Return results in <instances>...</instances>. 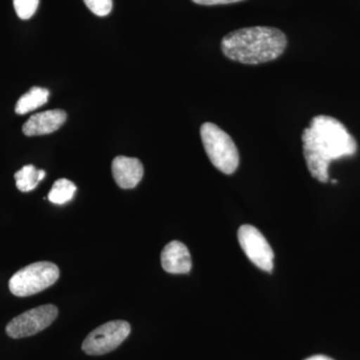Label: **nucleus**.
Returning <instances> with one entry per match:
<instances>
[{"instance_id": "f257e3e1", "label": "nucleus", "mask_w": 360, "mask_h": 360, "mask_svg": "<svg viewBox=\"0 0 360 360\" xmlns=\"http://www.w3.org/2000/svg\"><path fill=\"white\" fill-rule=\"evenodd\" d=\"M303 155L312 177L328 182L331 161L355 155L356 141L347 127L330 116L312 118L309 127L303 130Z\"/></svg>"}, {"instance_id": "f03ea898", "label": "nucleus", "mask_w": 360, "mask_h": 360, "mask_svg": "<svg viewBox=\"0 0 360 360\" xmlns=\"http://www.w3.org/2000/svg\"><path fill=\"white\" fill-rule=\"evenodd\" d=\"M288 46L281 30L267 26L241 28L225 35L221 51L227 58L243 65H260L278 58Z\"/></svg>"}, {"instance_id": "7ed1b4c3", "label": "nucleus", "mask_w": 360, "mask_h": 360, "mask_svg": "<svg viewBox=\"0 0 360 360\" xmlns=\"http://www.w3.org/2000/svg\"><path fill=\"white\" fill-rule=\"evenodd\" d=\"M200 136L206 155L214 167L224 174H234L239 165V153L231 137L212 122L201 125Z\"/></svg>"}, {"instance_id": "20e7f679", "label": "nucleus", "mask_w": 360, "mask_h": 360, "mask_svg": "<svg viewBox=\"0 0 360 360\" xmlns=\"http://www.w3.org/2000/svg\"><path fill=\"white\" fill-rule=\"evenodd\" d=\"M59 278V269L49 262H34L18 270L11 281L9 290L18 297H26L41 292L53 285Z\"/></svg>"}, {"instance_id": "39448f33", "label": "nucleus", "mask_w": 360, "mask_h": 360, "mask_svg": "<svg viewBox=\"0 0 360 360\" xmlns=\"http://www.w3.org/2000/svg\"><path fill=\"white\" fill-rule=\"evenodd\" d=\"M130 324L124 321L106 322L92 330L82 343V350L89 355H103L113 352L127 340Z\"/></svg>"}, {"instance_id": "423d86ee", "label": "nucleus", "mask_w": 360, "mask_h": 360, "mask_svg": "<svg viewBox=\"0 0 360 360\" xmlns=\"http://www.w3.org/2000/svg\"><path fill=\"white\" fill-rule=\"evenodd\" d=\"M58 307L52 304L41 305L23 312L6 326V333L9 338H23L32 336L44 330L58 317Z\"/></svg>"}, {"instance_id": "0eeeda50", "label": "nucleus", "mask_w": 360, "mask_h": 360, "mask_svg": "<svg viewBox=\"0 0 360 360\" xmlns=\"http://www.w3.org/2000/svg\"><path fill=\"white\" fill-rule=\"evenodd\" d=\"M238 236L239 245L248 259L258 269L271 272L274 253L262 232L252 225L245 224L239 227Z\"/></svg>"}, {"instance_id": "6e6552de", "label": "nucleus", "mask_w": 360, "mask_h": 360, "mask_svg": "<svg viewBox=\"0 0 360 360\" xmlns=\"http://www.w3.org/2000/svg\"><path fill=\"white\" fill-rule=\"evenodd\" d=\"M113 179L123 189L134 188L143 177V165L137 158L117 156L112 161Z\"/></svg>"}, {"instance_id": "1a4fd4ad", "label": "nucleus", "mask_w": 360, "mask_h": 360, "mask_svg": "<svg viewBox=\"0 0 360 360\" xmlns=\"http://www.w3.org/2000/svg\"><path fill=\"white\" fill-rule=\"evenodd\" d=\"M161 265L168 274H188L193 267L188 248L177 240L168 243L161 252Z\"/></svg>"}, {"instance_id": "9d476101", "label": "nucleus", "mask_w": 360, "mask_h": 360, "mask_svg": "<svg viewBox=\"0 0 360 360\" xmlns=\"http://www.w3.org/2000/svg\"><path fill=\"white\" fill-rule=\"evenodd\" d=\"M65 111L53 110L37 113L28 118L23 124L22 131L26 136H37L52 134L60 129L61 125L66 122Z\"/></svg>"}, {"instance_id": "9b49d317", "label": "nucleus", "mask_w": 360, "mask_h": 360, "mask_svg": "<svg viewBox=\"0 0 360 360\" xmlns=\"http://www.w3.org/2000/svg\"><path fill=\"white\" fill-rule=\"evenodd\" d=\"M49 91L44 87H32L30 91L26 92L18 99L15 106V112L18 115H26L41 108L49 101Z\"/></svg>"}, {"instance_id": "f8f14e48", "label": "nucleus", "mask_w": 360, "mask_h": 360, "mask_svg": "<svg viewBox=\"0 0 360 360\" xmlns=\"http://www.w3.org/2000/svg\"><path fill=\"white\" fill-rule=\"evenodd\" d=\"M45 177L44 169H37L32 165H25L14 174L16 187L22 193H30L37 188L40 181Z\"/></svg>"}, {"instance_id": "ddd939ff", "label": "nucleus", "mask_w": 360, "mask_h": 360, "mask_svg": "<svg viewBox=\"0 0 360 360\" xmlns=\"http://www.w3.org/2000/svg\"><path fill=\"white\" fill-rule=\"evenodd\" d=\"M77 191V186L70 180L60 179L56 180L49 193V200L54 205H65L72 200Z\"/></svg>"}, {"instance_id": "4468645a", "label": "nucleus", "mask_w": 360, "mask_h": 360, "mask_svg": "<svg viewBox=\"0 0 360 360\" xmlns=\"http://www.w3.org/2000/svg\"><path fill=\"white\" fill-rule=\"evenodd\" d=\"M14 9L21 20L32 18L37 13L39 6V0H13Z\"/></svg>"}, {"instance_id": "2eb2a0df", "label": "nucleus", "mask_w": 360, "mask_h": 360, "mask_svg": "<svg viewBox=\"0 0 360 360\" xmlns=\"http://www.w3.org/2000/svg\"><path fill=\"white\" fill-rule=\"evenodd\" d=\"M85 6L97 16L108 15L112 11V0H84Z\"/></svg>"}, {"instance_id": "dca6fc26", "label": "nucleus", "mask_w": 360, "mask_h": 360, "mask_svg": "<svg viewBox=\"0 0 360 360\" xmlns=\"http://www.w3.org/2000/svg\"><path fill=\"white\" fill-rule=\"evenodd\" d=\"M193 1L200 6H219V4H236L243 0H193Z\"/></svg>"}, {"instance_id": "f3484780", "label": "nucleus", "mask_w": 360, "mask_h": 360, "mask_svg": "<svg viewBox=\"0 0 360 360\" xmlns=\"http://www.w3.org/2000/svg\"><path fill=\"white\" fill-rule=\"evenodd\" d=\"M305 360H333L330 357L326 356V355H314V356L309 357Z\"/></svg>"}]
</instances>
